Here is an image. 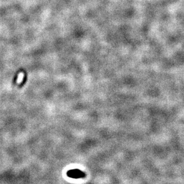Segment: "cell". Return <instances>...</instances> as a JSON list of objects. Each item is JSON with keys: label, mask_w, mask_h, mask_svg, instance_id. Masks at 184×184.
Segmentation results:
<instances>
[{"label": "cell", "mask_w": 184, "mask_h": 184, "mask_svg": "<svg viewBox=\"0 0 184 184\" xmlns=\"http://www.w3.org/2000/svg\"><path fill=\"white\" fill-rule=\"evenodd\" d=\"M67 175L73 179H79L85 177L86 174L79 169H73L69 170L67 173Z\"/></svg>", "instance_id": "6da1fadb"}]
</instances>
